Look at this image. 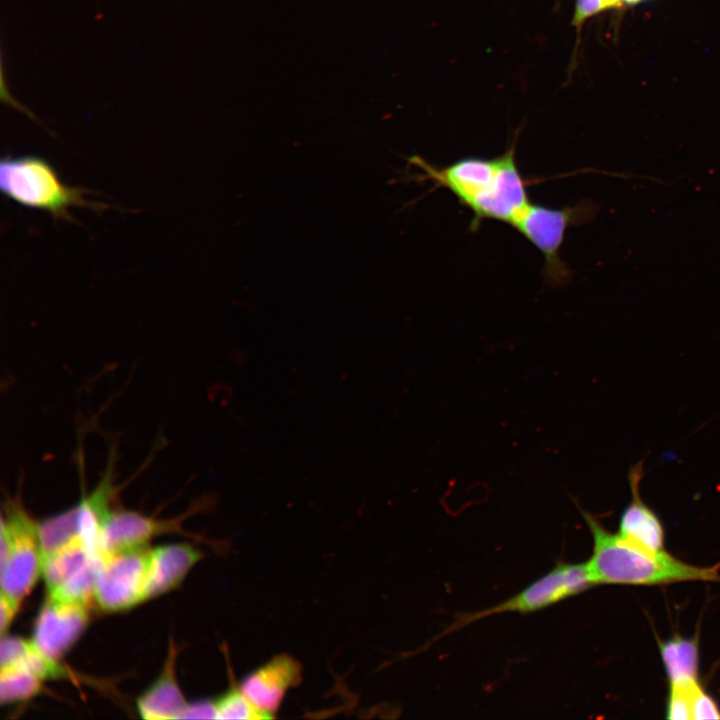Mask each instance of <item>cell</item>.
<instances>
[{
  "instance_id": "6da1fadb",
  "label": "cell",
  "mask_w": 720,
  "mask_h": 720,
  "mask_svg": "<svg viewBox=\"0 0 720 720\" xmlns=\"http://www.w3.org/2000/svg\"><path fill=\"white\" fill-rule=\"evenodd\" d=\"M407 160L422 171L407 180H429L447 189L471 211V229H478L483 220L513 226L532 202L527 190L530 181L517 165L515 143L497 157H463L441 167L418 155Z\"/></svg>"
},
{
  "instance_id": "7a4b0ae2",
  "label": "cell",
  "mask_w": 720,
  "mask_h": 720,
  "mask_svg": "<svg viewBox=\"0 0 720 720\" xmlns=\"http://www.w3.org/2000/svg\"><path fill=\"white\" fill-rule=\"evenodd\" d=\"M579 510L592 535L593 550L587 564L596 584L720 581V563L700 567L677 559L665 550H648L608 531L595 516L580 507Z\"/></svg>"
},
{
  "instance_id": "3957f363",
  "label": "cell",
  "mask_w": 720,
  "mask_h": 720,
  "mask_svg": "<svg viewBox=\"0 0 720 720\" xmlns=\"http://www.w3.org/2000/svg\"><path fill=\"white\" fill-rule=\"evenodd\" d=\"M0 188L12 201L55 219L71 220L74 207H98L88 201L86 190L63 183L47 160L34 155L3 158Z\"/></svg>"
},
{
  "instance_id": "277c9868",
  "label": "cell",
  "mask_w": 720,
  "mask_h": 720,
  "mask_svg": "<svg viewBox=\"0 0 720 720\" xmlns=\"http://www.w3.org/2000/svg\"><path fill=\"white\" fill-rule=\"evenodd\" d=\"M0 535L1 593L21 604L42 576L38 523L20 503L10 502Z\"/></svg>"
},
{
  "instance_id": "5b68a950",
  "label": "cell",
  "mask_w": 720,
  "mask_h": 720,
  "mask_svg": "<svg viewBox=\"0 0 720 720\" xmlns=\"http://www.w3.org/2000/svg\"><path fill=\"white\" fill-rule=\"evenodd\" d=\"M596 211L589 200L560 208L531 202L512 226L543 255V277L551 286L561 287L571 280V270L560 257L568 228L590 221Z\"/></svg>"
},
{
  "instance_id": "8992f818",
  "label": "cell",
  "mask_w": 720,
  "mask_h": 720,
  "mask_svg": "<svg viewBox=\"0 0 720 720\" xmlns=\"http://www.w3.org/2000/svg\"><path fill=\"white\" fill-rule=\"evenodd\" d=\"M597 585L587 562H559L553 569L514 596L483 610L463 614L442 631V638L477 620L499 613H531L554 605Z\"/></svg>"
},
{
  "instance_id": "52a82bcc",
  "label": "cell",
  "mask_w": 720,
  "mask_h": 720,
  "mask_svg": "<svg viewBox=\"0 0 720 720\" xmlns=\"http://www.w3.org/2000/svg\"><path fill=\"white\" fill-rule=\"evenodd\" d=\"M151 549H125L100 556L94 602L103 611L119 612L146 600Z\"/></svg>"
},
{
  "instance_id": "ba28073f",
  "label": "cell",
  "mask_w": 720,
  "mask_h": 720,
  "mask_svg": "<svg viewBox=\"0 0 720 720\" xmlns=\"http://www.w3.org/2000/svg\"><path fill=\"white\" fill-rule=\"evenodd\" d=\"M89 606L47 596L36 618L31 641L46 657L60 661L85 631Z\"/></svg>"
},
{
  "instance_id": "9c48e42d",
  "label": "cell",
  "mask_w": 720,
  "mask_h": 720,
  "mask_svg": "<svg viewBox=\"0 0 720 720\" xmlns=\"http://www.w3.org/2000/svg\"><path fill=\"white\" fill-rule=\"evenodd\" d=\"M182 518L155 519L130 510H112L100 532V556L105 553L147 546L160 534L181 529Z\"/></svg>"
},
{
  "instance_id": "30bf717a",
  "label": "cell",
  "mask_w": 720,
  "mask_h": 720,
  "mask_svg": "<svg viewBox=\"0 0 720 720\" xmlns=\"http://www.w3.org/2000/svg\"><path fill=\"white\" fill-rule=\"evenodd\" d=\"M302 679V667L291 656L279 655L247 675L241 691L258 708L274 713L286 692Z\"/></svg>"
},
{
  "instance_id": "8fae6325",
  "label": "cell",
  "mask_w": 720,
  "mask_h": 720,
  "mask_svg": "<svg viewBox=\"0 0 720 720\" xmlns=\"http://www.w3.org/2000/svg\"><path fill=\"white\" fill-rule=\"evenodd\" d=\"M643 460L628 471L631 501L623 510L618 534L628 541L651 551L664 549V529L656 513L643 501L640 482L644 473Z\"/></svg>"
},
{
  "instance_id": "7c38bea8",
  "label": "cell",
  "mask_w": 720,
  "mask_h": 720,
  "mask_svg": "<svg viewBox=\"0 0 720 720\" xmlns=\"http://www.w3.org/2000/svg\"><path fill=\"white\" fill-rule=\"evenodd\" d=\"M201 558V551L190 544H169L151 549L146 600L176 588Z\"/></svg>"
},
{
  "instance_id": "4fadbf2b",
  "label": "cell",
  "mask_w": 720,
  "mask_h": 720,
  "mask_svg": "<svg viewBox=\"0 0 720 720\" xmlns=\"http://www.w3.org/2000/svg\"><path fill=\"white\" fill-rule=\"evenodd\" d=\"M177 647L170 642L161 673L138 698L137 710L146 720L181 719L188 705L176 678Z\"/></svg>"
},
{
  "instance_id": "5bb4252c",
  "label": "cell",
  "mask_w": 720,
  "mask_h": 720,
  "mask_svg": "<svg viewBox=\"0 0 720 720\" xmlns=\"http://www.w3.org/2000/svg\"><path fill=\"white\" fill-rule=\"evenodd\" d=\"M99 559L79 537L43 556L42 576L47 593L57 591Z\"/></svg>"
},
{
  "instance_id": "9a60e30c",
  "label": "cell",
  "mask_w": 720,
  "mask_h": 720,
  "mask_svg": "<svg viewBox=\"0 0 720 720\" xmlns=\"http://www.w3.org/2000/svg\"><path fill=\"white\" fill-rule=\"evenodd\" d=\"M661 658L670 686L691 687L698 682V642L675 636L660 644Z\"/></svg>"
},
{
  "instance_id": "2e32d148",
  "label": "cell",
  "mask_w": 720,
  "mask_h": 720,
  "mask_svg": "<svg viewBox=\"0 0 720 720\" xmlns=\"http://www.w3.org/2000/svg\"><path fill=\"white\" fill-rule=\"evenodd\" d=\"M38 535L43 556L80 538V520L76 506L38 523Z\"/></svg>"
},
{
  "instance_id": "e0dca14e",
  "label": "cell",
  "mask_w": 720,
  "mask_h": 720,
  "mask_svg": "<svg viewBox=\"0 0 720 720\" xmlns=\"http://www.w3.org/2000/svg\"><path fill=\"white\" fill-rule=\"evenodd\" d=\"M42 682L22 665L3 666L0 669V701L11 704L29 700L40 692Z\"/></svg>"
},
{
  "instance_id": "ac0fdd59",
  "label": "cell",
  "mask_w": 720,
  "mask_h": 720,
  "mask_svg": "<svg viewBox=\"0 0 720 720\" xmlns=\"http://www.w3.org/2000/svg\"><path fill=\"white\" fill-rule=\"evenodd\" d=\"M217 719H270L273 715L258 708L241 689H230L216 701Z\"/></svg>"
},
{
  "instance_id": "d6986e66",
  "label": "cell",
  "mask_w": 720,
  "mask_h": 720,
  "mask_svg": "<svg viewBox=\"0 0 720 720\" xmlns=\"http://www.w3.org/2000/svg\"><path fill=\"white\" fill-rule=\"evenodd\" d=\"M690 704L692 719H720V709L717 703L698 682L690 688Z\"/></svg>"
},
{
  "instance_id": "ffe728a7",
  "label": "cell",
  "mask_w": 720,
  "mask_h": 720,
  "mask_svg": "<svg viewBox=\"0 0 720 720\" xmlns=\"http://www.w3.org/2000/svg\"><path fill=\"white\" fill-rule=\"evenodd\" d=\"M695 684V683H694ZM690 688L670 686V694L667 702L668 719L672 720H690L691 704H690Z\"/></svg>"
},
{
  "instance_id": "44dd1931",
  "label": "cell",
  "mask_w": 720,
  "mask_h": 720,
  "mask_svg": "<svg viewBox=\"0 0 720 720\" xmlns=\"http://www.w3.org/2000/svg\"><path fill=\"white\" fill-rule=\"evenodd\" d=\"M31 640L18 636L2 635L0 643V664L9 666L17 663L28 651Z\"/></svg>"
},
{
  "instance_id": "7402d4cb",
  "label": "cell",
  "mask_w": 720,
  "mask_h": 720,
  "mask_svg": "<svg viewBox=\"0 0 720 720\" xmlns=\"http://www.w3.org/2000/svg\"><path fill=\"white\" fill-rule=\"evenodd\" d=\"M622 0H577L572 24L579 26L589 17L607 9L620 7Z\"/></svg>"
},
{
  "instance_id": "603a6c76",
  "label": "cell",
  "mask_w": 720,
  "mask_h": 720,
  "mask_svg": "<svg viewBox=\"0 0 720 720\" xmlns=\"http://www.w3.org/2000/svg\"><path fill=\"white\" fill-rule=\"evenodd\" d=\"M181 719H217L216 703L210 700L188 703Z\"/></svg>"
},
{
  "instance_id": "cb8c5ba5",
  "label": "cell",
  "mask_w": 720,
  "mask_h": 720,
  "mask_svg": "<svg viewBox=\"0 0 720 720\" xmlns=\"http://www.w3.org/2000/svg\"><path fill=\"white\" fill-rule=\"evenodd\" d=\"M20 603L1 593L0 596V627L1 636L5 635L12 621L14 620Z\"/></svg>"
},
{
  "instance_id": "d4e9b609",
  "label": "cell",
  "mask_w": 720,
  "mask_h": 720,
  "mask_svg": "<svg viewBox=\"0 0 720 720\" xmlns=\"http://www.w3.org/2000/svg\"><path fill=\"white\" fill-rule=\"evenodd\" d=\"M622 1H623V2H627V3H636V2H638V1H640V0H622Z\"/></svg>"
}]
</instances>
